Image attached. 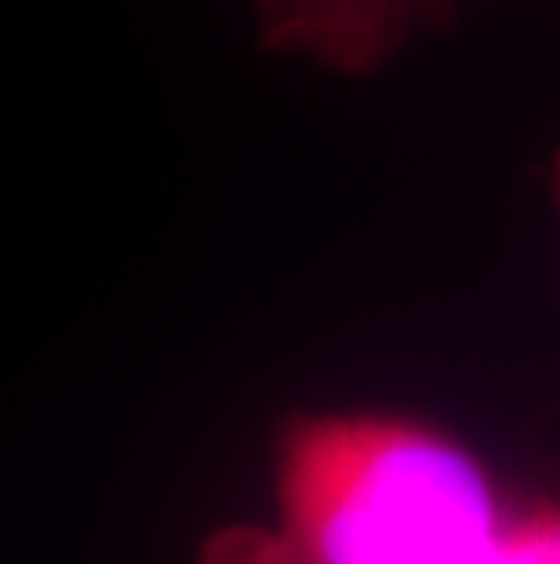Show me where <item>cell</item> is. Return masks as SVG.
<instances>
[{
    "mask_svg": "<svg viewBox=\"0 0 560 564\" xmlns=\"http://www.w3.org/2000/svg\"><path fill=\"white\" fill-rule=\"evenodd\" d=\"M197 564H560V491L404 408H295L270 437V513Z\"/></svg>",
    "mask_w": 560,
    "mask_h": 564,
    "instance_id": "obj_1",
    "label": "cell"
},
{
    "mask_svg": "<svg viewBox=\"0 0 560 564\" xmlns=\"http://www.w3.org/2000/svg\"><path fill=\"white\" fill-rule=\"evenodd\" d=\"M462 0H252L259 44L339 77L378 74L419 33L459 19Z\"/></svg>",
    "mask_w": 560,
    "mask_h": 564,
    "instance_id": "obj_2",
    "label": "cell"
},
{
    "mask_svg": "<svg viewBox=\"0 0 560 564\" xmlns=\"http://www.w3.org/2000/svg\"><path fill=\"white\" fill-rule=\"evenodd\" d=\"M546 183H550V197H553V204L560 208V147L553 150L550 167H546Z\"/></svg>",
    "mask_w": 560,
    "mask_h": 564,
    "instance_id": "obj_3",
    "label": "cell"
}]
</instances>
